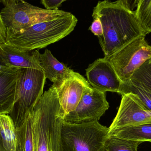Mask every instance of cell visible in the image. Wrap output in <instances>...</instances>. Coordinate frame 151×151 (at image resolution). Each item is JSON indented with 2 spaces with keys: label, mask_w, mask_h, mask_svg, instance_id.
Wrapping results in <instances>:
<instances>
[{
  "label": "cell",
  "mask_w": 151,
  "mask_h": 151,
  "mask_svg": "<svg viewBox=\"0 0 151 151\" xmlns=\"http://www.w3.org/2000/svg\"><path fill=\"white\" fill-rule=\"evenodd\" d=\"M142 35L129 42L108 57L122 83L131 79L136 71L151 58V46Z\"/></svg>",
  "instance_id": "cell-7"
},
{
  "label": "cell",
  "mask_w": 151,
  "mask_h": 151,
  "mask_svg": "<svg viewBox=\"0 0 151 151\" xmlns=\"http://www.w3.org/2000/svg\"><path fill=\"white\" fill-rule=\"evenodd\" d=\"M21 69L1 65L0 114H9L12 112Z\"/></svg>",
  "instance_id": "cell-13"
},
{
  "label": "cell",
  "mask_w": 151,
  "mask_h": 151,
  "mask_svg": "<svg viewBox=\"0 0 151 151\" xmlns=\"http://www.w3.org/2000/svg\"><path fill=\"white\" fill-rule=\"evenodd\" d=\"M93 20L89 30L91 31L94 35L100 37L103 35V29L102 23L99 18L97 17H93Z\"/></svg>",
  "instance_id": "cell-22"
},
{
  "label": "cell",
  "mask_w": 151,
  "mask_h": 151,
  "mask_svg": "<svg viewBox=\"0 0 151 151\" xmlns=\"http://www.w3.org/2000/svg\"><path fill=\"white\" fill-rule=\"evenodd\" d=\"M0 144L7 151H18L17 130L8 114H0Z\"/></svg>",
  "instance_id": "cell-15"
},
{
  "label": "cell",
  "mask_w": 151,
  "mask_h": 151,
  "mask_svg": "<svg viewBox=\"0 0 151 151\" xmlns=\"http://www.w3.org/2000/svg\"><path fill=\"white\" fill-rule=\"evenodd\" d=\"M122 96L118 112L109 127V132L124 127L151 123V110L136 94L129 92Z\"/></svg>",
  "instance_id": "cell-9"
},
{
  "label": "cell",
  "mask_w": 151,
  "mask_h": 151,
  "mask_svg": "<svg viewBox=\"0 0 151 151\" xmlns=\"http://www.w3.org/2000/svg\"><path fill=\"white\" fill-rule=\"evenodd\" d=\"M149 61H150V62H151V58H150V60H149Z\"/></svg>",
  "instance_id": "cell-28"
},
{
  "label": "cell",
  "mask_w": 151,
  "mask_h": 151,
  "mask_svg": "<svg viewBox=\"0 0 151 151\" xmlns=\"http://www.w3.org/2000/svg\"><path fill=\"white\" fill-rule=\"evenodd\" d=\"M31 112L34 151H61L63 117L56 90L53 85L43 93Z\"/></svg>",
  "instance_id": "cell-2"
},
{
  "label": "cell",
  "mask_w": 151,
  "mask_h": 151,
  "mask_svg": "<svg viewBox=\"0 0 151 151\" xmlns=\"http://www.w3.org/2000/svg\"><path fill=\"white\" fill-rule=\"evenodd\" d=\"M142 143L108 135L105 143V151H137Z\"/></svg>",
  "instance_id": "cell-19"
},
{
  "label": "cell",
  "mask_w": 151,
  "mask_h": 151,
  "mask_svg": "<svg viewBox=\"0 0 151 151\" xmlns=\"http://www.w3.org/2000/svg\"><path fill=\"white\" fill-rule=\"evenodd\" d=\"M86 72L88 81L93 88L105 93H119L122 82L105 57L97 59L89 65Z\"/></svg>",
  "instance_id": "cell-10"
},
{
  "label": "cell",
  "mask_w": 151,
  "mask_h": 151,
  "mask_svg": "<svg viewBox=\"0 0 151 151\" xmlns=\"http://www.w3.org/2000/svg\"><path fill=\"white\" fill-rule=\"evenodd\" d=\"M92 17L99 18L102 23L103 35L98 38L105 57L136 38L146 35L135 11L126 8L119 0L99 1L93 9Z\"/></svg>",
  "instance_id": "cell-1"
},
{
  "label": "cell",
  "mask_w": 151,
  "mask_h": 151,
  "mask_svg": "<svg viewBox=\"0 0 151 151\" xmlns=\"http://www.w3.org/2000/svg\"><path fill=\"white\" fill-rule=\"evenodd\" d=\"M109 128L98 121L74 124L62 121L61 151H105Z\"/></svg>",
  "instance_id": "cell-4"
},
{
  "label": "cell",
  "mask_w": 151,
  "mask_h": 151,
  "mask_svg": "<svg viewBox=\"0 0 151 151\" xmlns=\"http://www.w3.org/2000/svg\"><path fill=\"white\" fill-rule=\"evenodd\" d=\"M7 30L4 23L0 11V44L6 42Z\"/></svg>",
  "instance_id": "cell-25"
},
{
  "label": "cell",
  "mask_w": 151,
  "mask_h": 151,
  "mask_svg": "<svg viewBox=\"0 0 151 151\" xmlns=\"http://www.w3.org/2000/svg\"><path fill=\"white\" fill-rule=\"evenodd\" d=\"M21 0H0V4L2 3L4 6H5L7 4L12 2H18Z\"/></svg>",
  "instance_id": "cell-26"
},
{
  "label": "cell",
  "mask_w": 151,
  "mask_h": 151,
  "mask_svg": "<svg viewBox=\"0 0 151 151\" xmlns=\"http://www.w3.org/2000/svg\"><path fill=\"white\" fill-rule=\"evenodd\" d=\"M38 50H23L7 43L0 44V65L42 71Z\"/></svg>",
  "instance_id": "cell-12"
},
{
  "label": "cell",
  "mask_w": 151,
  "mask_h": 151,
  "mask_svg": "<svg viewBox=\"0 0 151 151\" xmlns=\"http://www.w3.org/2000/svg\"><path fill=\"white\" fill-rule=\"evenodd\" d=\"M108 135L142 142H151V123L117 129L109 132Z\"/></svg>",
  "instance_id": "cell-16"
},
{
  "label": "cell",
  "mask_w": 151,
  "mask_h": 151,
  "mask_svg": "<svg viewBox=\"0 0 151 151\" xmlns=\"http://www.w3.org/2000/svg\"><path fill=\"white\" fill-rule=\"evenodd\" d=\"M1 14L7 31L16 32L38 23L72 13L59 9H42L21 0L7 4L1 11Z\"/></svg>",
  "instance_id": "cell-6"
},
{
  "label": "cell",
  "mask_w": 151,
  "mask_h": 151,
  "mask_svg": "<svg viewBox=\"0 0 151 151\" xmlns=\"http://www.w3.org/2000/svg\"><path fill=\"white\" fill-rule=\"evenodd\" d=\"M122 5L129 10L134 11L137 7L139 0H119Z\"/></svg>",
  "instance_id": "cell-24"
},
{
  "label": "cell",
  "mask_w": 151,
  "mask_h": 151,
  "mask_svg": "<svg viewBox=\"0 0 151 151\" xmlns=\"http://www.w3.org/2000/svg\"><path fill=\"white\" fill-rule=\"evenodd\" d=\"M67 0H40L42 4L47 9H58L63 2Z\"/></svg>",
  "instance_id": "cell-23"
},
{
  "label": "cell",
  "mask_w": 151,
  "mask_h": 151,
  "mask_svg": "<svg viewBox=\"0 0 151 151\" xmlns=\"http://www.w3.org/2000/svg\"><path fill=\"white\" fill-rule=\"evenodd\" d=\"M31 112L27 114L23 124L16 129L18 151H34L33 119Z\"/></svg>",
  "instance_id": "cell-17"
},
{
  "label": "cell",
  "mask_w": 151,
  "mask_h": 151,
  "mask_svg": "<svg viewBox=\"0 0 151 151\" xmlns=\"http://www.w3.org/2000/svg\"><path fill=\"white\" fill-rule=\"evenodd\" d=\"M105 93L91 87L88 88L75 110L63 119L74 124L98 121L109 107Z\"/></svg>",
  "instance_id": "cell-8"
},
{
  "label": "cell",
  "mask_w": 151,
  "mask_h": 151,
  "mask_svg": "<svg viewBox=\"0 0 151 151\" xmlns=\"http://www.w3.org/2000/svg\"><path fill=\"white\" fill-rule=\"evenodd\" d=\"M0 151H7L1 146V144H0Z\"/></svg>",
  "instance_id": "cell-27"
},
{
  "label": "cell",
  "mask_w": 151,
  "mask_h": 151,
  "mask_svg": "<svg viewBox=\"0 0 151 151\" xmlns=\"http://www.w3.org/2000/svg\"><path fill=\"white\" fill-rule=\"evenodd\" d=\"M46 79L42 71L21 69L15 104L12 112L9 114L16 129L23 124L28 114L32 111L43 95Z\"/></svg>",
  "instance_id": "cell-5"
},
{
  "label": "cell",
  "mask_w": 151,
  "mask_h": 151,
  "mask_svg": "<svg viewBox=\"0 0 151 151\" xmlns=\"http://www.w3.org/2000/svg\"><path fill=\"white\" fill-rule=\"evenodd\" d=\"M0 70H1V65H0Z\"/></svg>",
  "instance_id": "cell-29"
},
{
  "label": "cell",
  "mask_w": 151,
  "mask_h": 151,
  "mask_svg": "<svg viewBox=\"0 0 151 151\" xmlns=\"http://www.w3.org/2000/svg\"><path fill=\"white\" fill-rule=\"evenodd\" d=\"M129 92L136 94L145 105L151 110V90L141 83L130 79L129 81L122 83L119 94L122 95Z\"/></svg>",
  "instance_id": "cell-18"
},
{
  "label": "cell",
  "mask_w": 151,
  "mask_h": 151,
  "mask_svg": "<svg viewBox=\"0 0 151 151\" xmlns=\"http://www.w3.org/2000/svg\"><path fill=\"white\" fill-rule=\"evenodd\" d=\"M91 87L83 76L75 72L58 86L55 87L63 119L66 114L75 110L85 91Z\"/></svg>",
  "instance_id": "cell-11"
},
{
  "label": "cell",
  "mask_w": 151,
  "mask_h": 151,
  "mask_svg": "<svg viewBox=\"0 0 151 151\" xmlns=\"http://www.w3.org/2000/svg\"><path fill=\"white\" fill-rule=\"evenodd\" d=\"M40 62L42 71L46 78L53 83L55 87L58 86L74 71L57 60L51 53L46 49L40 55Z\"/></svg>",
  "instance_id": "cell-14"
},
{
  "label": "cell",
  "mask_w": 151,
  "mask_h": 151,
  "mask_svg": "<svg viewBox=\"0 0 151 151\" xmlns=\"http://www.w3.org/2000/svg\"><path fill=\"white\" fill-rule=\"evenodd\" d=\"M130 79L151 90V62L149 60L146 61L136 71Z\"/></svg>",
  "instance_id": "cell-21"
},
{
  "label": "cell",
  "mask_w": 151,
  "mask_h": 151,
  "mask_svg": "<svg viewBox=\"0 0 151 151\" xmlns=\"http://www.w3.org/2000/svg\"><path fill=\"white\" fill-rule=\"evenodd\" d=\"M78 19L72 13L69 16L44 21L16 32L7 31L6 42L23 50L46 47L70 35Z\"/></svg>",
  "instance_id": "cell-3"
},
{
  "label": "cell",
  "mask_w": 151,
  "mask_h": 151,
  "mask_svg": "<svg viewBox=\"0 0 151 151\" xmlns=\"http://www.w3.org/2000/svg\"><path fill=\"white\" fill-rule=\"evenodd\" d=\"M135 12L145 34L151 33V0H139Z\"/></svg>",
  "instance_id": "cell-20"
}]
</instances>
